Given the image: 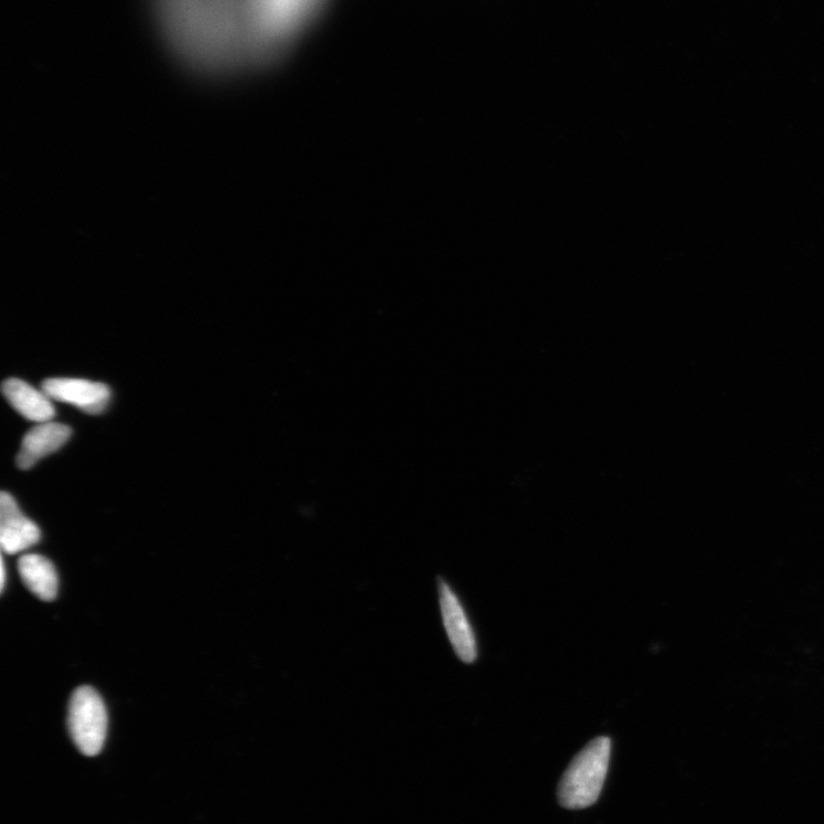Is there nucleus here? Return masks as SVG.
<instances>
[{
	"instance_id": "nucleus-1",
	"label": "nucleus",
	"mask_w": 824,
	"mask_h": 824,
	"mask_svg": "<svg viewBox=\"0 0 824 824\" xmlns=\"http://www.w3.org/2000/svg\"><path fill=\"white\" fill-rule=\"evenodd\" d=\"M239 0H156L163 33L191 68L221 74L244 65Z\"/></svg>"
},
{
	"instance_id": "nucleus-2",
	"label": "nucleus",
	"mask_w": 824,
	"mask_h": 824,
	"mask_svg": "<svg viewBox=\"0 0 824 824\" xmlns=\"http://www.w3.org/2000/svg\"><path fill=\"white\" fill-rule=\"evenodd\" d=\"M612 741L606 737L592 740L570 762L559 784L560 804L581 810L597 802L608 772Z\"/></svg>"
},
{
	"instance_id": "nucleus-3",
	"label": "nucleus",
	"mask_w": 824,
	"mask_h": 824,
	"mask_svg": "<svg viewBox=\"0 0 824 824\" xmlns=\"http://www.w3.org/2000/svg\"><path fill=\"white\" fill-rule=\"evenodd\" d=\"M68 727L83 755L94 757L100 753L107 737L108 716L97 691L88 686L75 691L69 704Z\"/></svg>"
},
{
	"instance_id": "nucleus-4",
	"label": "nucleus",
	"mask_w": 824,
	"mask_h": 824,
	"mask_svg": "<svg viewBox=\"0 0 824 824\" xmlns=\"http://www.w3.org/2000/svg\"><path fill=\"white\" fill-rule=\"evenodd\" d=\"M439 600L443 625L450 644L458 657L467 664L478 657V646L474 630L465 613L464 607L451 588L438 579Z\"/></svg>"
},
{
	"instance_id": "nucleus-5",
	"label": "nucleus",
	"mask_w": 824,
	"mask_h": 824,
	"mask_svg": "<svg viewBox=\"0 0 824 824\" xmlns=\"http://www.w3.org/2000/svg\"><path fill=\"white\" fill-rule=\"evenodd\" d=\"M42 389L53 402L75 406L92 415L104 413L111 396L105 384L75 378H50L43 383Z\"/></svg>"
},
{
	"instance_id": "nucleus-6",
	"label": "nucleus",
	"mask_w": 824,
	"mask_h": 824,
	"mask_svg": "<svg viewBox=\"0 0 824 824\" xmlns=\"http://www.w3.org/2000/svg\"><path fill=\"white\" fill-rule=\"evenodd\" d=\"M41 539L40 528L20 510L11 494L0 497V544L8 555H17Z\"/></svg>"
},
{
	"instance_id": "nucleus-7",
	"label": "nucleus",
	"mask_w": 824,
	"mask_h": 824,
	"mask_svg": "<svg viewBox=\"0 0 824 824\" xmlns=\"http://www.w3.org/2000/svg\"><path fill=\"white\" fill-rule=\"evenodd\" d=\"M71 437L72 429L67 425L54 421L39 424L23 438L17 458L18 467L22 470L32 469L42 458L66 445Z\"/></svg>"
},
{
	"instance_id": "nucleus-8",
	"label": "nucleus",
	"mask_w": 824,
	"mask_h": 824,
	"mask_svg": "<svg viewBox=\"0 0 824 824\" xmlns=\"http://www.w3.org/2000/svg\"><path fill=\"white\" fill-rule=\"evenodd\" d=\"M3 393L10 405L28 420L41 424L52 421L55 416L53 400L43 389L11 378L3 384Z\"/></svg>"
},
{
	"instance_id": "nucleus-9",
	"label": "nucleus",
	"mask_w": 824,
	"mask_h": 824,
	"mask_svg": "<svg viewBox=\"0 0 824 824\" xmlns=\"http://www.w3.org/2000/svg\"><path fill=\"white\" fill-rule=\"evenodd\" d=\"M19 572L30 592L44 601L56 598L58 588L57 572L53 564L40 555H25L20 558Z\"/></svg>"
},
{
	"instance_id": "nucleus-10",
	"label": "nucleus",
	"mask_w": 824,
	"mask_h": 824,
	"mask_svg": "<svg viewBox=\"0 0 824 824\" xmlns=\"http://www.w3.org/2000/svg\"><path fill=\"white\" fill-rule=\"evenodd\" d=\"M0 569H2V576H0V578H2V584H0V588H2V591H4L6 584H7V567H6L4 559H2V568Z\"/></svg>"
}]
</instances>
